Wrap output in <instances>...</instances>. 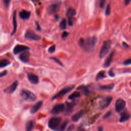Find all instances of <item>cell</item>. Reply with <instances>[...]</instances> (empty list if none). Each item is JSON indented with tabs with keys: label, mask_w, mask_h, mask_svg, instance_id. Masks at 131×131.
<instances>
[{
	"label": "cell",
	"mask_w": 131,
	"mask_h": 131,
	"mask_svg": "<svg viewBox=\"0 0 131 131\" xmlns=\"http://www.w3.org/2000/svg\"><path fill=\"white\" fill-rule=\"evenodd\" d=\"M97 42V39L95 37L86 39L81 38L79 40V44L86 52H90L94 50Z\"/></svg>",
	"instance_id": "obj_1"
},
{
	"label": "cell",
	"mask_w": 131,
	"mask_h": 131,
	"mask_svg": "<svg viewBox=\"0 0 131 131\" xmlns=\"http://www.w3.org/2000/svg\"><path fill=\"white\" fill-rule=\"evenodd\" d=\"M20 94L21 96L24 100L28 102L34 101L37 98L36 95L28 90L23 89L21 91Z\"/></svg>",
	"instance_id": "obj_2"
},
{
	"label": "cell",
	"mask_w": 131,
	"mask_h": 131,
	"mask_svg": "<svg viewBox=\"0 0 131 131\" xmlns=\"http://www.w3.org/2000/svg\"><path fill=\"white\" fill-rule=\"evenodd\" d=\"M111 45L112 42L111 40L105 41L103 43L99 54V57L100 58H103L106 56L110 50Z\"/></svg>",
	"instance_id": "obj_3"
},
{
	"label": "cell",
	"mask_w": 131,
	"mask_h": 131,
	"mask_svg": "<svg viewBox=\"0 0 131 131\" xmlns=\"http://www.w3.org/2000/svg\"><path fill=\"white\" fill-rule=\"evenodd\" d=\"M62 121V118L59 117L51 118L49 121L48 127L52 130L56 131L57 129L59 128V126H60Z\"/></svg>",
	"instance_id": "obj_4"
},
{
	"label": "cell",
	"mask_w": 131,
	"mask_h": 131,
	"mask_svg": "<svg viewBox=\"0 0 131 131\" xmlns=\"http://www.w3.org/2000/svg\"><path fill=\"white\" fill-rule=\"evenodd\" d=\"M74 87H75V86L74 85L67 86V87H65V88L63 89L60 92H59L57 94L55 95V96H54L52 98V99L54 100L55 99L59 97L63 96L66 95L67 93H69V92H70L72 90H73L74 88Z\"/></svg>",
	"instance_id": "obj_5"
},
{
	"label": "cell",
	"mask_w": 131,
	"mask_h": 131,
	"mask_svg": "<svg viewBox=\"0 0 131 131\" xmlns=\"http://www.w3.org/2000/svg\"><path fill=\"white\" fill-rule=\"evenodd\" d=\"M126 106V102L123 99L119 98L115 102V108L116 111L118 113H119L123 111Z\"/></svg>",
	"instance_id": "obj_6"
},
{
	"label": "cell",
	"mask_w": 131,
	"mask_h": 131,
	"mask_svg": "<svg viewBox=\"0 0 131 131\" xmlns=\"http://www.w3.org/2000/svg\"><path fill=\"white\" fill-rule=\"evenodd\" d=\"M25 37L26 39H30L34 41H39L41 40V37L38 34H36L33 31L31 30H28L26 31L25 34Z\"/></svg>",
	"instance_id": "obj_7"
},
{
	"label": "cell",
	"mask_w": 131,
	"mask_h": 131,
	"mask_svg": "<svg viewBox=\"0 0 131 131\" xmlns=\"http://www.w3.org/2000/svg\"><path fill=\"white\" fill-rule=\"evenodd\" d=\"M60 6V2L52 4L48 7L47 12L50 14H54L59 10Z\"/></svg>",
	"instance_id": "obj_8"
},
{
	"label": "cell",
	"mask_w": 131,
	"mask_h": 131,
	"mask_svg": "<svg viewBox=\"0 0 131 131\" xmlns=\"http://www.w3.org/2000/svg\"><path fill=\"white\" fill-rule=\"evenodd\" d=\"M65 109V106L64 103H59L53 107L51 111V113L53 114H58L59 113L63 112Z\"/></svg>",
	"instance_id": "obj_9"
},
{
	"label": "cell",
	"mask_w": 131,
	"mask_h": 131,
	"mask_svg": "<svg viewBox=\"0 0 131 131\" xmlns=\"http://www.w3.org/2000/svg\"><path fill=\"white\" fill-rule=\"evenodd\" d=\"M29 49V48L27 46L21 45H17L13 49V53L14 54H17L21 53V52L26 51Z\"/></svg>",
	"instance_id": "obj_10"
},
{
	"label": "cell",
	"mask_w": 131,
	"mask_h": 131,
	"mask_svg": "<svg viewBox=\"0 0 131 131\" xmlns=\"http://www.w3.org/2000/svg\"><path fill=\"white\" fill-rule=\"evenodd\" d=\"M112 101V97L111 96H107L103 99L100 103V106L101 109H105L107 108Z\"/></svg>",
	"instance_id": "obj_11"
},
{
	"label": "cell",
	"mask_w": 131,
	"mask_h": 131,
	"mask_svg": "<svg viewBox=\"0 0 131 131\" xmlns=\"http://www.w3.org/2000/svg\"><path fill=\"white\" fill-rule=\"evenodd\" d=\"M17 86H18V82L15 81L10 86H9L7 88H6L4 90V92L6 94H11L15 91L17 87Z\"/></svg>",
	"instance_id": "obj_12"
},
{
	"label": "cell",
	"mask_w": 131,
	"mask_h": 131,
	"mask_svg": "<svg viewBox=\"0 0 131 131\" xmlns=\"http://www.w3.org/2000/svg\"><path fill=\"white\" fill-rule=\"evenodd\" d=\"M114 55V51H113L108 56V57L106 59L105 61H104V63L103 65V67L104 68H108L111 65V64L112 63Z\"/></svg>",
	"instance_id": "obj_13"
},
{
	"label": "cell",
	"mask_w": 131,
	"mask_h": 131,
	"mask_svg": "<svg viewBox=\"0 0 131 131\" xmlns=\"http://www.w3.org/2000/svg\"><path fill=\"white\" fill-rule=\"evenodd\" d=\"M28 79L29 82L34 85L38 84L39 83V77L33 73H29L27 75Z\"/></svg>",
	"instance_id": "obj_14"
},
{
	"label": "cell",
	"mask_w": 131,
	"mask_h": 131,
	"mask_svg": "<svg viewBox=\"0 0 131 131\" xmlns=\"http://www.w3.org/2000/svg\"><path fill=\"white\" fill-rule=\"evenodd\" d=\"M30 57V53L28 51H24L20 55L19 58L23 63H27Z\"/></svg>",
	"instance_id": "obj_15"
},
{
	"label": "cell",
	"mask_w": 131,
	"mask_h": 131,
	"mask_svg": "<svg viewBox=\"0 0 131 131\" xmlns=\"http://www.w3.org/2000/svg\"><path fill=\"white\" fill-rule=\"evenodd\" d=\"M30 15H31L30 12L25 10H23L19 13L20 17L24 20H28V19H29Z\"/></svg>",
	"instance_id": "obj_16"
},
{
	"label": "cell",
	"mask_w": 131,
	"mask_h": 131,
	"mask_svg": "<svg viewBox=\"0 0 131 131\" xmlns=\"http://www.w3.org/2000/svg\"><path fill=\"white\" fill-rule=\"evenodd\" d=\"M43 103V102L42 101H38L32 107L30 110V113H32V114H34V113H36L37 112H38V110L41 108Z\"/></svg>",
	"instance_id": "obj_17"
},
{
	"label": "cell",
	"mask_w": 131,
	"mask_h": 131,
	"mask_svg": "<svg viewBox=\"0 0 131 131\" xmlns=\"http://www.w3.org/2000/svg\"><path fill=\"white\" fill-rule=\"evenodd\" d=\"M83 114H84V111L83 110H81L75 113L74 115H73L71 118V119L74 122H77L82 118Z\"/></svg>",
	"instance_id": "obj_18"
},
{
	"label": "cell",
	"mask_w": 131,
	"mask_h": 131,
	"mask_svg": "<svg viewBox=\"0 0 131 131\" xmlns=\"http://www.w3.org/2000/svg\"><path fill=\"white\" fill-rule=\"evenodd\" d=\"M131 117V115L128 112H124L121 114V117L120 118V122L121 123H124V122L128 120Z\"/></svg>",
	"instance_id": "obj_19"
},
{
	"label": "cell",
	"mask_w": 131,
	"mask_h": 131,
	"mask_svg": "<svg viewBox=\"0 0 131 131\" xmlns=\"http://www.w3.org/2000/svg\"><path fill=\"white\" fill-rule=\"evenodd\" d=\"M77 90H81L82 92V93L84 95H88L90 93V90L88 87L86 86H81L77 88Z\"/></svg>",
	"instance_id": "obj_20"
},
{
	"label": "cell",
	"mask_w": 131,
	"mask_h": 131,
	"mask_svg": "<svg viewBox=\"0 0 131 131\" xmlns=\"http://www.w3.org/2000/svg\"><path fill=\"white\" fill-rule=\"evenodd\" d=\"M76 14V11L74 9L72 8H69L67 12V16L68 17V18L70 17H73Z\"/></svg>",
	"instance_id": "obj_21"
},
{
	"label": "cell",
	"mask_w": 131,
	"mask_h": 131,
	"mask_svg": "<svg viewBox=\"0 0 131 131\" xmlns=\"http://www.w3.org/2000/svg\"><path fill=\"white\" fill-rule=\"evenodd\" d=\"M114 87V84H111L107 85L100 86L99 88L102 90H111L113 89Z\"/></svg>",
	"instance_id": "obj_22"
},
{
	"label": "cell",
	"mask_w": 131,
	"mask_h": 131,
	"mask_svg": "<svg viewBox=\"0 0 131 131\" xmlns=\"http://www.w3.org/2000/svg\"><path fill=\"white\" fill-rule=\"evenodd\" d=\"M13 30L11 33V35H13L15 33L17 28V22H16V11L14 12L13 16Z\"/></svg>",
	"instance_id": "obj_23"
},
{
	"label": "cell",
	"mask_w": 131,
	"mask_h": 131,
	"mask_svg": "<svg viewBox=\"0 0 131 131\" xmlns=\"http://www.w3.org/2000/svg\"><path fill=\"white\" fill-rule=\"evenodd\" d=\"M34 124L32 120L28 121L26 125V131H32L33 129Z\"/></svg>",
	"instance_id": "obj_24"
},
{
	"label": "cell",
	"mask_w": 131,
	"mask_h": 131,
	"mask_svg": "<svg viewBox=\"0 0 131 131\" xmlns=\"http://www.w3.org/2000/svg\"><path fill=\"white\" fill-rule=\"evenodd\" d=\"M80 96H81V94H80V93L79 92L76 91V92H74L73 93H72L70 95H69L68 98L69 99L72 100V99H75L76 98L80 97Z\"/></svg>",
	"instance_id": "obj_25"
},
{
	"label": "cell",
	"mask_w": 131,
	"mask_h": 131,
	"mask_svg": "<svg viewBox=\"0 0 131 131\" xmlns=\"http://www.w3.org/2000/svg\"><path fill=\"white\" fill-rule=\"evenodd\" d=\"M105 74H106V73H105V71H101L99 72L96 75V79L97 81L103 79V78L106 77Z\"/></svg>",
	"instance_id": "obj_26"
},
{
	"label": "cell",
	"mask_w": 131,
	"mask_h": 131,
	"mask_svg": "<svg viewBox=\"0 0 131 131\" xmlns=\"http://www.w3.org/2000/svg\"><path fill=\"white\" fill-rule=\"evenodd\" d=\"M10 64V62L7 59H4L0 61V68H4L7 66H8Z\"/></svg>",
	"instance_id": "obj_27"
},
{
	"label": "cell",
	"mask_w": 131,
	"mask_h": 131,
	"mask_svg": "<svg viewBox=\"0 0 131 131\" xmlns=\"http://www.w3.org/2000/svg\"><path fill=\"white\" fill-rule=\"evenodd\" d=\"M68 124V120H66L62 125H61L59 127V128L57 129L56 131H64L65 130Z\"/></svg>",
	"instance_id": "obj_28"
},
{
	"label": "cell",
	"mask_w": 131,
	"mask_h": 131,
	"mask_svg": "<svg viewBox=\"0 0 131 131\" xmlns=\"http://www.w3.org/2000/svg\"><path fill=\"white\" fill-rule=\"evenodd\" d=\"M67 103V109L66 111L67 112H71L72 109H73V107L75 106V103L73 102L72 103Z\"/></svg>",
	"instance_id": "obj_29"
},
{
	"label": "cell",
	"mask_w": 131,
	"mask_h": 131,
	"mask_svg": "<svg viewBox=\"0 0 131 131\" xmlns=\"http://www.w3.org/2000/svg\"><path fill=\"white\" fill-rule=\"evenodd\" d=\"M66 26H67V21L66 19H64L61 21L59 24V27L61 29L64 30L66 28Z\"/></svg>",
	"instance_id": "obj_30"
},
{
	"label": "cell",
	"mask_w": 131,
	"mask_h": 131,
	"mask_svg": "<svg viewBox=\"0 0 131 131\" xmlns=\"http://www.w3.org/2000/svg\"><path fill=\"white\" fill-rule=\"evenodd\" d=\"M110 13H111V7H110V4H109L107 5L106 9V15H109L110 14Z\"/></svg>",
	"instance_id": "obj_31"
},
{
	"label": "cell",
	"mask_w": 131,
	"mask_h": 131,
	"mask_svg": "<svg viewBox=\"0 0 131 131\" xmlns=\"http://www.w3.org/2000/svg\"><path fill=\"white\" fill-rule=\"evenodd\" d=\"M55 45H53L51 46L49 49H48V52L50 53H52L55 51Z\"/></svg>",
	"instance_id": "obj_32"
},
{
	"label": "cell",
	"mask_w": 131,
	"mask_h": 131,
	"mask_svg": "<svg viewBox=\"0 0 131 131\" xmlns=\"http://www.w3.org/2000/svg\"><path fill=\"white\" fill-rule=\"evenodd\" d=\"M50 59H52V60H54L55 62L56 63H57L58 64H59L60 66H63V64H62V63H61V62H60V61H59L58 59H57L56 58H55V57H51Z\"/></svg>",
	"instance_id": "obj_33"
},
{
	"label": "cell",
	"mask_w": 131,
	"mask_h": 131,
	"mask_svg": "<svg viewBox=\"0 0 131 131\" xmlns=\"http://www.w3.org/2000/svg\"><path fill=\"white\" fill-rule=\"evenodd\" d=\"M124 64L126 66H128V65H131V58L126 60L124 62Z\"/></svg>",
	"instance_id": "obj_34"
},
{
	"label": "cell",
	"mask_w": 131,
	"mask_h": 131,
	"mask_svg": "<svg viewBox=\"0 0 131 131\" xmlns=\"http://www.w3.org/2000/svg\"><path fill=\"white\" fill-rule=\"evenodd\" d=\"M68 24L69 26H72L73 24V17H70L68 18Z\"/></svg>",
	"instance_id": "obj_35"
},
{
	"label": "cell",
	"mask_w": 131,
	"mask_h": 131,
	"mask_svg": "<svg viewBox=\"0 0 131 131\" xmlns=\"http://www.w3.org/2000/svg\"><path fill=\"white\" fill-rule=\"evenodd\" d=\"M111 115V112L109 111V112H108L106 114L104 115L103 116V118L104 119H106V118H108V117H109Z\"/></svg>",
	"instance_id": "obj_36"
},
{
	"label": "cell",
	"mask_w": 131,
	"mask_h": 131,
	"mask_svg": "<svg viewBox=\"0 0 131 131\" xmlns=\"http://www.w3.org/2000/svg\"><path fill=\"white\" fill-rule=\"evenodd\" d=\"M68 35H69V33H68V32H66V31L64 32L63 33L62 35V39H64L68 37Z\"/></svg>",
	"instance_id": "obj_37"
},
{
	"label": "cell",
	"mask_w": 131,
	"mask_h": 131,
	"mask_svg": "<svg viewBox=\"0 0 131 131\" xmlns=\"http://www.w3.org/2000/svg\"><path fill=\"white\" fill-rule=\"evenodd\" d=\"M105 3H106L105 0H102V1H101L100 2V7L103 8L104 5H105Z\"/></svg>",
	"instance_id": "obj_38"
},
{
	"label": "cell",
	"mask_w": 131,
	"mask_h": 131,
	"mask_svg": "<svg viewBox=\"0 0 131 131\" xmlns=\"http://www.w3.org/2000/svg\"><path fill=\"white\" fill-rule=\"evenodd\" d=\"M109 75H110L111 77H114V76H115V73H114V72H113V70H112V69H111L109 71Z\"/></svg>",
	"instance_id": "obj_39"
},
{
	"label": "cell",
	"mask_w": 131,
	"mask_h": 131,
	"mask_svg": "<svg viewBox=\"0 0 131 131\" xmlns=\"http://www.w3.org/2000/svg\"><path fill=\"white\" fill-rule=\"evenodd\" d=\"M7 73V71L6 70H5L2 72H0V78L5 76Z\"/></svg>",
	"instance_id": "obj_40"
},
{
	"label": "cell",
	"mask_w": 131,
	"mask_h": 131,
	"mask_svg": "<svg viewBox=\"0 0 131 131\" xmlns=\"http://www.w3.org/2000/svg\"><path fill=\"white\" fill-rule=\"evenodd\" d=\"M36 24L37 25V29L38 31H40L41 30V28L40 27V24H39V23L38 22H36Z\"/></svg>",
	"instance_id": "obj_41"
},
{
	"label": "cell",
	"mask_w": 131,
	"mask_h": 131,
	"mask_svg": "<svg viewBox=\"0 0 131 131\" xmlns=\"http://www.w3.org/2000/svg\"><path fill=\"white\" fill-rule=\"evenodd\" d=\"M4 4L6 6L8 7L9 6V3H10V1H8V0H5V1H3Z\"/></svg>",
	"instance_id": "obj_42"
},
{
	"label": "cell",
	"mask_w": 131,
	"mask_h": 131,
	"mask_svg": "<svg viewBox=\"0 0 131 131\" xmlns=\"http://www.w3.org/2000/svg\"><path fill=\"white\" fill-rule=\"evenodd\" d=\"M73 129H74V126L72 125L71 126H70L68 128L67 131H72L73 130Z\"/></svg>",
	"instance_id": "obj_43"
},
{
	"label": "cell",
	"mask_w": 131,
	"mask_h": 131,
	"mask_svg": "<svg viewBox=\"0 0 131 131\" xmlns=\"http://www.w3.org/2000/svg\"><path fill=\"white\" fill-rule=\"evenodd\" d=\"M123 46H124L125 47H126V48H129V46L126 43H125V42H123Z\"/></svg>",
	"instance_id": "obj_44"
},
{
	"label": "cell",
	"mask_w": 131,
	"mask_h": 131,
	"mask_svg": "<svg viewBox=\"0 0 131 131\" xmlns=\"http://www.w3.org/2000/svg\"><path fill=\"white\" fill-rule=\"evenodd\" d=\"M130 2H131L130 0H126V1H125V5H128L130 3Z\"/></svg>",
	"instance_id": "obj_45"
},
{
	"label": "cell",
	"mask_w": 131,
	"mask_h": 131,
	"mask_svg": "<svg viewBox=\"0 0 131 131\" xmlns=\"http://www.w3.org/2000/svg\"><path fill=\"white\" fill-rule=\"evenodd\" d=\"M98 131H103V128L102 127H99L98 128Z\"/></svg>",
	"instance_id": "obj_46"
},
{
	"label": "cell",
	"mask_w": 131,
	"mask_h": 131,
	"mask_svg": "<svg viewBox=\"0 0 131 131\" xmlns=\"http://www.w3.org/2000/svg\"><path fill=\"white\" fill-rule=\"evenodd\" d=\"M55 18H56V20H57L58 19V18H59V17H58V15H56L55 16Z\"/></svg>",
	"instance_id": "obj_47"
}]
</instances>
